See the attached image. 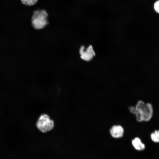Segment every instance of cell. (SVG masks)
Listing matches in <instances>:
<instances>
[{
  "mask_svg": "<svg viewBox=\"0 0 159 159\" xmlns=\"http://www.w3.org/2000/svg\"><path fill=\"white\" fill-rule=\"evenodd\" d=\"M134 115L135 119L138 122L149 121L152 117L153 108L150 103H145L141 100H138L135 106Z\"/></svg>",
  "mask_w": 159,
  "mask_h": 159,
  "instance_id": "6da1fadb",
  "label": "cell"
},
{
  "mask_svg": "<svg viewBox=\"0 0 159 159\" xmlns=\"http://www.w3.org/2000/svg\"><path fill=\"white\" fill-rule=\"evenodd\" d=\"M48 14L44 10L38 9L34 11L32 19V25L35 29L43 28L48 24Z\"/></svg>",
  "mask_w": 159,
  "mask_h": 159,
  "instance_id": "7a4b0ae2",
  "label": "cell"
},
{
  "mask_svg": "<svg viewBox=\"0 0 159 159\" xmlns=\"http://www.w3.org/2000/svg\"><path fill=\"white\" fill-rule=\"evenodd\" d=\"M36 125L40 131L46 132L53 129L54 127V122L48 115L44 114L41 115L38 118Z\"/></svg>",
  "mask_w": 159,
  "mask_h": 159,
  "instance_id": "3957f363",
  "label": "cell"
},
{
  "mask_svg": "<svg viewBox=\"0 0 159 159\" xmlns=\"http://www.w3.org/2000/svg\"><path fill=\"white\" fill-rule=\"evenodd\" d=\"M81 58L86 61H89L92 60L95 55V53L92 46L89 45L86 49L82 46L79 50Z\"/></svg>",
  "mask_w": 159,
  "mask_h": 159,
  "instance_id": "277c9868",
  "label": "cell"
},
{
  "mask_svg": "<svg viewBox=\"0 0 159 159\" xmlns=\"http://www.w3.org/2000/svg\"><path fill=\"white\" fill-rule=\"evenodd\" d=\"M111 135L113 138H118L122 137L123 135L124 129L120 125H112L110 130Z\"/></svg>",
  "mask_w": 159,
  "mask_h": 159,
  "instance_id": "5b68a950",
  "label": "cell"
},
{
  "mask_svg": "<svg viewBox=\"0 0 159 159\" xmlns=\"http://www.w3.org/2000/svg\"><path fill=\"white\" fill-rule=\"evenodd\" d=\"M132 144L134 148L137 150L141 151L144 150L145 145L138 138L136 137L132 141Z\"/></svg>",
  "mask_w": 159,
  "mask_h": 159,
  "instance_id": "8992f818",
  "label": "cell"
},
{
  "mask_svg": "<svg viewBox=\"0 0 159 159\" xmlns=\"http://www.w3.org/2000/svg\"><path fill=\"white\" fill-rule=\"evenodd\" d=\"M152 140L155 143H159V130H156L150 135Z\"/></svg>",
  "mask_w": 159,
  "mask_h": 159,
  "instance_id": "52a82bcc",
  "label": "cell"
},
{
  "mask_svg": "<svg viewBox=\"0 0 159 159\" xmlns=\"http://www.w3.org/2000/svg\"><path fill=\"white\" fill-rule=\"evenodd\" d=\"M24 4L27 6H32L36 4L38 0H21Z\"/></svg>",
  "mask_w": 159,
  "mask_h": 159,
  "instance_id": "ba28073f",
  "label": "cell"
},
{
  "mask_svg": "<svg viewBox=\"0 0 159 159\" xmlns=\"http://www.w3.org/2000/svg\"><path fill=\"white\" fill-rule=\"evenodd\" d=\"M154 8L155 11L159 13V1H156L154 4Z\"/></svg>",
  "mask_w": 159,
  "mask_h": 159,
  "instance_id": "9c48e42d",
  "label": "cell"
}]
</instances>
